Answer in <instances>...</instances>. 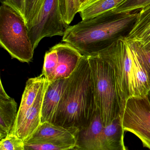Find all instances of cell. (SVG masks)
I'll return each mask as SVG.
<instances>
[{
    "instance_id": "1",
    "label": "cell",
    "mask_w": 150,
    "mask_h": 150,
    "mask_svg": "<svg viewBox=\"0 0 150 150\" xmlns=\"http://www.w3.org/2000/svg\"><path fill=\"white\" fill-rule=\"evenodd\" d=\"M97 109L91 71L88 57L83 56L69 77L51 123L79 131Z\"/></svg>"
},
{
    "instance_id": "2",
    "label": "cell",
    "mask_w": 150,
    "mask_h": 150,
    "mask_svg": "<svg viewBox=\"0 0 150 150\" xmlns=\"http://www.w3.org/2000/svg\"><path fill=\"white\" fill-rule=\"evenodd\" d=\"M139 12L115 13L112 11L70 26L62 41L71 45L82 55L92 56L102 49L104 42L134 26Z\"/></svg>"
},
{
    "instance_id": "3",
    "label": "cell",
    "mask_w": 150,
    "mask_h": 150,
    "mask_svg": "<svg viewBox=\"0 0 150 150\" xmlns=\"http://www.w3.org/2000/svg\"><path fill=\"white\" fill-rule=\"evenodd\" d=\"M93 55L105 59L112 69L120 111L134 94L133 56L128 40L126 36H120Z\"/></svg>"
},
{
    "instance_id": "4",
    "label": "cell",
    "mask_w": 150,
    "mask_h": 150,
    "mask_svg": "<svg viewBox=\"0 0 150 150\" xmlns=\"http://www.w3.org/2000/svg\"><path fill=\"white\" fill-rule=\"evenodd\" d=\"M0 45L12 59L32 61L33 50L23 18L11 7H0Z\"/></svg>"
},
{
    "instance_id": "5",
    "label": "cell",
    "mask_w": 150,
    "mask_h": 150,
    "mask_svg": "<svg viewBox=\"0 0 150 150\" xmlns=\"http://www.w3.org/2000/svg\"><path fill=\"white\" fill-rule=\"evenodd\" d=\"M91 71L97 108L102 120L120 115L119 98L112 69L98 55L88 57Z\"/></svg>"
},
{
    "instance_id": "6",
    "label": "cell",
    "mask_w": 150,
    "mask_h": 150,
    "mask_svg": "<svg viewBox=\"0 0 150 150\" xmlns=\"http://www.w3.org/2000/svg\"><path fill=\"white\" fill-rule=\"evenodd\" d=\"M124 131L133 133L150 150V100L149 95L129 98L120 111Z\"/></svg>"
},
{
    "instance_id": "7",
    "label": "cell",
    "mask_w": 150,
    "mask_h": 150,
    "mask_svg": "<svg viewBox=\"0 0 150 150\" xmlns=\"http://www.w3.org/2000/svg\"><path fill=\"white\" fill-rule=\"evenodd\" d=\"M83 56L68 43L57 44L46 52L41 74L49 83L68 78L76 69Z\"/></svg>"
},
{
    "instance_id": "8",
    "label": "cell",
    "mask_w": 150,
    "mask_h": 150,
    "mask_svg": "<svg viewBox=\"0 0 150 150\" xmlns=\"http://www.w3.org/2000/svg\"><path fill=\"white\" fill-rule=\"evenodd\" d=\"M69 26L62 16L59 0H45L36 20L27 28L33 50L44 38L63 36Z\"/></svg>"
},
{
    "instance_id": "9",
    "label": "cell",
    "mask_w": 150,
    "mask_h": 150,
    "mask_svg": "<svg viewBox=\"0 0 150 150\" xmlns=\"http://www.w3.org/2000/svg\"><path fill=\"white\" fill-rule=\"evenodd\" d=\"M78 130L57 126L48 122L41 123L26 142H45L75 148Z\"/></svg>"
},
{
    "instance_id": "10",
    "label": "cell",
    "mask_w": 150,
    "mask_h": 150,
    "mask_svg": "<svg viewBox=\"0 0 150 150\" xmlns=\"http://www.w3.org/2000/svg\"><path fill=\"white\" fill-rule=\"evenodd\" d=\"M49 82L45 79L42 84L36 100L21 120L13 126L11 134L16 135L26 142L35 133L41 123L42 102Z\"/></svg>"
},
{
    "instance_id": "11",
    "label": "cell",
    "mask_w": 150,
    "mask_h": 150,
    "mask_svg": "<svg viewBox=\"0 0 150 150\" xmlns=\"http://www.w3.org/2000/svg\"><path fill=\"white\" fill-rule=\"evenodd\" d=\"M68 78L57 79L48 83L42 102L41 123L52 122L63 93L67 86Z\"/></svg>"
},
{
    "instance_id": "12",
    "label": "cell",
    "mask_w": 150,
    "mask_h": 150,
    "mask_svg": "<svg viewBox=\"0 0 150 150\" xmlns=\"http://www.w3.org/2000/svg\"><path fill=\"white\" fill-rule=\"evenodd\" d=\"M17 105L0 86V140L10 133L17 115Z\"/></svg>"
},
{
    "instance_id": "13",
    "label": "cell",
    "mask_w": 150,
    "mask_h": 150,
    "mask_svg": "<svg viewBox=\"0 0 150 150\" xmlns=\"http://www.w3.org/2000/svg\"><path fill=\"white\" fill-rule=\"evenodd\" d=\"M127 40L131 47L133 56V97H144L149 95L150 92L149 76L130 40L128 39Z\"/></svg>"
},
{
    "instance_id": "14",
    "label": "cell",
    "mask_w": 150,
    "mask_h": 150,
    "mask_svg": "<svg viewBox=\"0 0 150 150\" xmlns=\"http://www.w3.org/2000/svg\"><path fill=\"white\" fill-rule=\"evenodd\" d=\"M45 80V77L41 74L27 80L14 125L21 120L27 110L33 104Z\"/></svg>"
},
{
    "instance_id": "15",
    "label": "cell",
    "mask_w": 150,
    "mask_h": 150,
    "mask_svg": "<svg viewBox=\"0 0 150 150\" xmlns=\"http://www.w3.org/2000/svg\"><path fill=\"white\" fill-rule=\"evenodd\" d=\"M125 0H89L81 6L78 13L86 20L116 8Z\"/></svg>"
},
{
    "instance_id": "16",
    "label": "cell",
    "mask_w": 150,
    "mask_h": 150,
    "mask_svg": "<svg viewBox=\"0 0 150 150\" xmlns=\"http://www.w3.org/2000/svg\"><path fill=\"white\" fill-rule=\"evenodd\" d=\"M150 26V4L140 10L137 19L128 34L126 36L129 39L138 35Z\"/></svg>"
},
{
    "instance_id": "17",
    "label": "cell",
    "mask_w": 150,
    "mask_h": 150,
    "mask_svg": "<svg viewBox=\"0 0 150 150\" xmlns=\"http://www.w3.org/2000/svg\"><path fill=\"white\" fill-rule=\"evenodd\" d=\"M61 13L67 24H70L81 8L80 0H59Z\"/></svg>"
},
{
    "instance_id": "18",
    "label": "cell",
    "mask_w": 150,
    "mask_h": 150,
    "mask_svg": "<svg viewBox=\"0 0 150 150\" xmlns=\"http://www.w3.org/2000/svg\"><path fill=\"white\" fill-rule=\"evenodd\" d=\"M44 1L45 0H25L24 18L27 28L36 20Z\"/></svg>"
},
{
    "instance_id": "19",
    "label": "cell",
    "mask_w": 150,
    "mask_h": 150,
    "mask_svg": "<svg viewBox=\"0 0 150 150\" xmlns=\"http://www.w3.org/2000/svg\"><path fill=\"white\" fill-rule=\"evenodd\" d=\"M150 4V0H125L112 10L115 13H127L141 10Z\"/></svg>"
},
{
    "instance_id": "20",
    "label": "cell",
    "mask_w": 150,
    "mask_h": 150,
    "mask_svg": "<svg viewBox=\"0 0 150 150\" xmlns=\"http://www.w3.org/2000/svg\"><path fill=\"white\" fill-rule=\"evenodd\" d=\"M0 150H24V142L16 135L10 133L1 140Z\"/></svg>"
},
{
    "instance_id": "21",
    "label": "cell",
    "mask_w": 150,
    "mask_h": 150,
    "mask_svg": "<svg viewBox=\"0 0 150 150\" xmlns=\"http://www.w3.org/2000/svg\"><path fill=\"white\" fill-rule=\"evenodd\" d=\"M70 146H62L45 142H25L24 150H70Z\"/></svg>"
},
{
    "instance_id": "22",
    "label": "cell",
    "mask_w": 150,
    "mask_h": 150,
    "mask_svg": "<svg viewBox=\"0 0 150 150\" xmlns=\"http://www.w3.org/2000/svg\"><path fill=\"white\" fill-rule=\"evenodd\" d=\"M137 55L140 58L141 62L147 70L150 78V49H144L138 43L133 40H130Z\"/></svg>"
},
{
    "instance_id": "23",
    "label": "cell",
    "mask_w": 150,
    "mask_h": 150,
    "mask_svg": "<svg viewBox=\"0 0 150 150\" xmlns=\"http://www.w3.org/2000/svg\"><path fill=\"white\" fill-rule=\"evenodd\" d=\"M129 40L138 43L144 49H150V26Z\"/></svg>"
},
{
    "instance_id": "24",
    "label": "cell",
    "mask_w": 150,
    "mask_h": 150,
    "mask_svg": "<svg viewBox=\"0 0 150 150\" xmlns=\"http://www.w3.org/2000/svg\"><path fill=\"white\" fill-rule=\"evenodd\" d=\"M1 4H5L15 10L24 19L25 0H1Z\"/></svg>"
},
{
    "instance_id": "25",
    "label": "cell",
    "mask_w": 150,
    "mask_h": 150,
    "mask_svg": "<svg viewBox=\"0 0 150 150\" xmlns=\"http://www.w3.org/2000/svg\"><path fill=\"white\" fill-rule=\"evenodd\" d=\"M89 0H80V2H81V4H82V5H83V4H85V3L87 2ZM81 5V6H82Z\"/></svg>"
},
{
    "instance_id": "26",
    "label": "cell",
    "mask_w": 150,
    "mask_h": 150,
    "mask_svg": "<svg viewBox=\"0 0 150 150\" xmlns=\"http://www.w3.org/2000/svg\"><path fill=\"white\" fill-rule=\"evenodd\" d=\"M70 150H79L78 149H77V148H76V147H75V148H74V149H70Z\"/></svg>"
},
{
    "instance_id": "27",
    "label": "cell",
    "mask_w": 150,
    "mask_h": 150,
    "mask_svg": "<svg viewBox=\"0 0 150 150\" xmlns=\"http://www.w3.org/2000/svg\"><path fill=\"white\" fill-rule=\"evenodd\" d=\"M149 95H150V92H149Z\"/></svg>"
}]
</instances>
